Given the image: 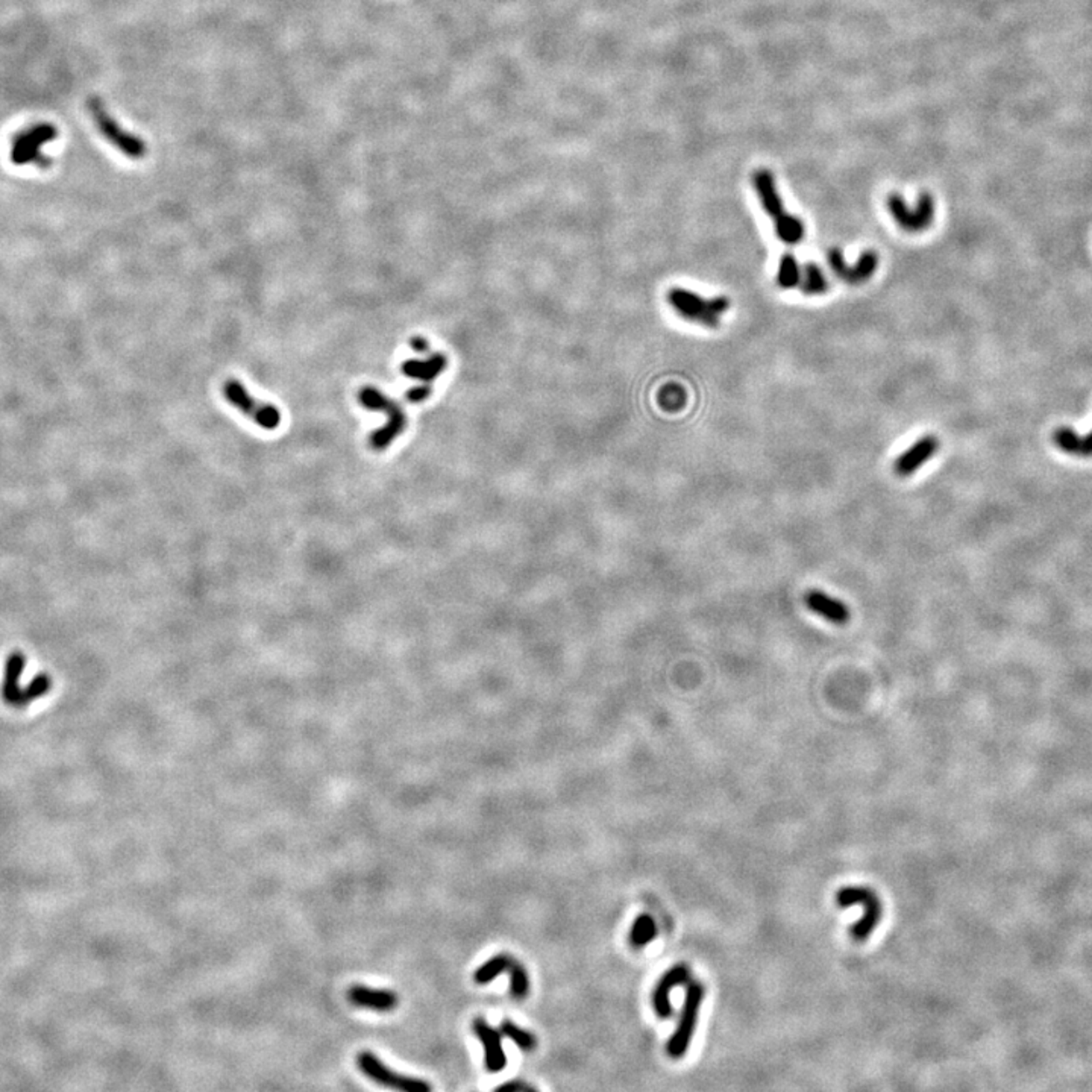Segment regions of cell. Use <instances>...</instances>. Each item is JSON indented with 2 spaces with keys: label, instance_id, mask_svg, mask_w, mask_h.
<instances>
[{
  "label": "cell",
  "instance_id": "11",
  "mask_svg": "<svg viewBox=\"0 0 1092 1092\" xmlns=\"http://www.w3.org/2000/svg\"><path fill=\"white\" fill-rule=\"evenodd\" d=\"M827 263L834 277L849 285H859L867 283L876 275L879 269V254L876 251H863L855 264H847L844 252L839 248H832L827 252Z\"/></svg>",
  "mask_w": 1092,
  "mask_h": 1092
},
{
  "label": "cell",
  "instance_id": "17",
  "mask_svg": "<svg viewBox=\"0 0 1092 1092\" xmlns=\"http://www.w3.org/2000/svg\"><path fill=\"white\" fill-rule=\"evenodd\" d=\"M448 360L445 355L440 353L429 354L425 359L407 360L402 364V374L411 380H419L423 384L433 382L436 378H439L440 374L446 369Z\"/></svg>",
  "mask_w": 1092,
  "mask_h": 1092
},
{
  "label": "cell",
  "instance_id": "6",
  "mask_svg": "<svg viewBox=\"0 0 1092 1092\" xmlns=\"http://www.w3.org/2000/svg\"><path fill=\"white\" fill-rule=\"evenodd\" d=\"M223 395L232 407H236L242 415L249 417L263 429L273 431L281 425V411L275 405L251 396L238 380H228L223 384Z\"/></svg>",
  "mask_w": 1092,
  "mask_h": 1092
},
{
  "label": "cell",
  "instance_id": "8",
  "mask_svg": "<svg viewBox=\"0 0 1092 1092\" xmlns=\"http://www.w3.org/2000/svg\"><path fill=\"white\" fill-rule=\"evenodd\" d=\"M87 105L93 120L96 123V127H99V131L102 133L105 139L116 146L119 151L123 152L129 158H134V160H140V158H143L148 154V148H146L145 143L139 137L123 131L117 125V121L106 113L100 99L93 96V98L88 99Z\"/></svg>",
  "mask_w": 1092,
  "mask_h": 1092
},
{
  "label": "cell",
  "instance_id": "19",
  "mask_svg": "<svg viewBox=\"0 0 1092 1092\" xmlns=\"http://www.w3.org/2000/svg\"><path fill=\"white\" fill-rule=\"evenodd\" d=\"M1054 443L1071 456L1092 457V431L1087 436H1079L1071 428H1059L1053 434Z\"/></svg>",
  "mask_w": 1092,
  "mask_h": 1092
},
{
  "label": "cell",
  "instance_id": "29",
  "mask_svg": "<svg viewBox=\"0 0 1092 1092\" xmlns=\"http://www.w3.org/2000/svg\"><path fill=\"white\" fill-rule=\"evenodd\" d=\"M410 347L419 354L429 353V345H428V341L423 337H413L410 340Z\"/></svg>",
  "mask_w": 1092,
  "mask_h": 1092
},
{
  "label": "cell",
  "instance_id": "27",
  "mask_svg": "<svg viewBox=\"0 0 1092 1092\" xmlns=\"http://www.w3.org/2000/svg\"><path fill=\"white\" fill-rule=\"evenodd\" d=\"M51 688H52V678L51 676H45V674L35 676L30 686L22 690V695H20V699H18L17 709L30 705L31 701L46 695L51 690Z\"/></svg>",
  "mask_w": 1092,
  "mask_h": 1092
},
{
  "label": "cell",
  "instance_id": "25",
  "mask_svg": "<svg viewBox=\"0 0 1092 1092\" xmlns=\"http://www.w3.org/2000/svg\"><path fill=\"white\" fill-rule=\"evenodd\" d=\"M501 1034H505L509 1040H513L516 1046L519 1047L520 1050H524V1052H532L538 1046V1040H536V1036L532 1032L522 1029L518 1024L512 1023L510 1020H505L501 1024Z\"/></svg>",
  "mask_w": 1092,
  "mask_h": 1092
},
{
  "label": "cell",
  "instance_id": "20",
  "mask_svg": "<svg viewBox=\"0 0 1092 1092\" xmlns=\"http://www.w3.org/2000/svg\"><path fill=\"white\" fill-rule=\"evenodd\" d=\"M798 289L801 290L803 295L822 296L830 289V283L820 264L806 263L801 266V279Z\"/></svg>",
  "mask_w": 1092,
  "mask_h": 1092
},
{
  "label": "cell",
  "instance_id": "15",
  "mask_svg": "<svg viewBox=\"0 0 1092 1092\" xmlns=\"http://www.w3.org/2000/svg\"><path fill=\"white\" fill-rule=\"evenodd\" d=\"M804 604L810 612L826 619L830 624L847 625L851 618V612L844 601L833 598L822 590H807L804 595Z\"/></svg>",
  "mask_w": 1092,
  "mask_h": 1092
},
{
  "label": "cell",
  "instance_id": "2",
  "mask_svg": "<svg viewBox=\"0 0 1092 1092\" xmlns=\"http://www.w3.org/2000/svg\"><path fill=\"white\" fill-rule=\"evenodd\" d=\"M666 299L670 308L678 314V318L711 330H715L721 325V319L731 306L727 296L704 298L697 292L683 287H672L668 292Z\"/></svg>",
  "mask_w": 1092,
  "mask_h": 1092
},
{
  "label": "cell",
  "instance_id": "9",
  "mask_svg": "<svg viewBox=\"0 0 1092 1092\" xmlns=\"http://www.w3.org/2000/svg\"><path fill=\"white\" fill-rule=\"evenodd\" d=\"M836 903L841 908H848L853 904H861L865 909V913L853 927H851V935L855 941H865L868 937L873 933L874 929L879 924L882 918V904L879 898L874 894L873 890L868 888H844L836 894Z\"/></svg>",
  "mask_w": 1092,
  "mask_h": 1092
},
{
  "label": "cell",
  "instance_id": "3",
  "mask_svg": "<svg viewBox=\"0 0 1092 1092\" xmlns=\"http://www.w3.org/2000/svg\"><path fill=\"white\" fill-rule=\"evenodd\" d=\"M359 402L367 410L384 411V415L388 416L386 425L370 434L369 439L370 448L374 451H386L407 428L404 409L396 401L382 394L381 390L372 386L361 388L359 392Z\"/></svg>",
  "mask_w": 1092,
  "mask_h": 1092
},
{
  "label": "cell",
  "instance_id": "14",
  "mask_svg": "<svg viewBox=\"0 0 1092 1092\" xmlns=\"http://www.w3.org/2000/svg\"><path fill=\"white\" fill-rule=\"evenodd\" d=\"M347 999L355 1007L380 1013L394 1011L399 1003L398 994L395 991L369 988L363 985H355L347 989Z\"/></svg>",
  "mask_w": 1092,
  "mask_h": 1092
},
{
  "label": "cell",
  "instance_id": "23",
  "mask_svg": "<svg viewBox=\"0 0 1092 1092\" xmlns=\"http://www.w3.org/2000/svg\"><path fill=\"white\" fill-rule=\"evenodd\" d=\"M657 937V925L651 915H639L635 923L631 925L630 944L635 948H642L648 945L649 942H653Z\"/></svg>",
  "mask_w": 1092,
  "mask_h": 1092
},
{
  "label": "cell",
  "instance_id": "13",
  "mask_svg": "<svg viewBox=\"0 0 1092 1092\" xmlns=\"http://www.w3.org/2000/svg\"><path fill=\"white\" fill-rule=\"evenodd\" d=\"M472 1029L484 1048L485 1068L491 1073L503 1071L507 1065V1056L504 1052L501 1034L495 1027H491V1024L483 1018L475 1020Z\"/></svg>",
  "mask_w": 1092,
  "mask_h": 1092
},
{
  "label": "cell",
  "instance_id": "18",
  "mask_svg": "<svg viewBox=\"0 0 1092 1092\" xmlns=\"http://www.w3.org/2000/svg\"><path fill=\"white\" fill-rule=\"evenodd\" d=\"M26 666V657L22 653H12L5 665V676L2 684V697L8 704L17 707L22 690L18 686V678Z\"/></svg>",
  "mask_w": 1092,
  "mask_h": 1092
},
{
  "label": "cell",
  "instance_id": "22",
  "mask_svg": "<svg viewBox=\"0 0 1092 1092\" xmlns=\"http://www.w3.org/2000/svg\"><path fill=\"white\" fill-rule=\"evenodd\" d=\"M513 960L515 959L509 954H497V956H493L487 962H484L478 970L475 971V982L478 983V985H487V983L493 982L503 972H509Z\"/></svg>",
  "mask_w": 1092,
  "mask_h": 1092
},
{
  "label": "cell",
  "instance_id": "5",
  "mask_svg": "<svg viewBox=\"0 0 1092 1092\" xmlns=\"http://www.w3.org/2000/svg\"><path fill=\"white\" fill-rule=\"evenodd\" d=\"M886 207L896 225L909 234H921L927 228H931L937 214L935 199L927 191L921 193L918 203L913 209L909 207L898 193H890L886 199Z\"/></svg>",
  "mask_w": 1092,
  "mask_h": 1092
},
{
  "label": "cell",
  "instance_id": "24",
  "mask_svg": "<svg viewBox=\"0 0 1092 1092\" xmlns=\"http://www.w3.org/2000/svg\"><path fill=\"white\" fill-rule=\"evenodd\" d=\"M657 402L668 413H676L684 409V405L688 402V394L680 384L670 382L660 390L657 395Z\"/></svg>",
  "mask_w": 1092,
  "mask_h": 1092
},
{
  "label": "cell",
  "instance_id": "10",
  "mask_svg": "<svg viewBox=\"0 0 1092 1092\" xmlns=\"http://www.w3.org/2000/svg\"><path fill=\"white\" fill-rule=\"evenodd\" d=\"M58 131L53 125L41 123L20 134L14 140L11 151V161L17 166L37 162L41 168H49L51 160L41 154V145L57 139Z\"/></svg>",
  "mask_w": 1092,
  "mask_h": 1092
},
{
  "label": "cell",
  "instance_id": "16",
  "mask_svg": "<svg viewBox=\"0 0 1092 1092\" xmlns=\"http://www.w3.org/2000/svg\"><path fill=\"white\" fill-rule=\"evenodd\" d=\"M689 974H690V971H689L688 966L684 965V964H678V965L672 966V968L666 971L663 977L660 979L653 992L654 1011L660 1018H670L672 1015V1005H670V992L676 986H682L684 983H688Z\"/></svg>",
  "mask_w": 1092,
  "mask_h": 1092
},
{
  "label": "cell",
  "instance_id": "1",
  "mask_svg": "<svg viewBox=\"0 0 1092 1092\" xmlns=\"http://www.w3.org/2000/svg\"><path fill=\"white\" fill-rule=\"evenodd\" d=\"M752 184L758 193L763 211L773 220L775 236L780 238V242L789 246L803 242L806 237V225L803 219H800L795 214L787 213L780 191L777 189L774 175L768 168H758L752 175Z\"/></svg>",
  "mask_w": 1092,
  "mask_h": 1092
},
{
  "label": "cell",
  "instance_id": "12",
  "mask_svg": "<svg viewBox=\"0 0 1092 1092\" xmlns=\"http://www.w3.org/2000/svg\"><path fill=\"white\" fill-rule=\"evenodd\" d=\"M939 448H941V442L937 436L925 434L912 446H909L902 456L896 457L894 462V474L900 478L912 477L918 469L924 466L925 463L937 456Z\"/></svg>",
  "mask_w": 1092,
  "mask_h": 1092
},
{
  "label": "cell",
  "instance_id": "21",
  "mask_svg": "<svg viewBox=\"0 0 1092 1092\" xmlns=\"http://www.w3.org/2000/svg\"><path fill=\"white\" fill-rule=\"evenodd\" d=\"M800 279H801V264L798 263L795 255L785 252L779 261L775 281L780 289L791 290L798 289Z\"/></svg>",
  "mask_w": 1092,
  "mask_h": 1092
},
{
  "label": "cell",
  "instance_id": "7",
  "mask_svg": "<svg viewBox=\"0 0 1092 1092\" xmlns=\"http://www.w3.org/2000/svg\"><path fill=\"white\" fill-rule=\"evenodd\" d=\"M357 1065L366 1077L381 1087L402 1092H429L433 1089L423 1079L399 1075L372 1052L359 1053Z\"/></svg>",
  "mask_w": 1092,
  "mask_h": 1092
},
{
  "label": "cell",
  "instance_id": "26",
  "mask_svg": "<svg viewBox=\"0 0 1092 1092\" xmlns=\"http://www.w3.org/2000/svg\"><path fill=\"white\" fill-rule=\"evenodd\" d=\"M510 992L515 997L516 1000L525 999L530 992V977L526 972L525 966L519 964L518 960H513V964L510 966Z\"/></svg>",
  "mask_w": 1092,
  "mask_h": 1092
},
{
  "label": "cell",
  "instance_id": "4",
  "mask_svg": "<svg viewBox=\"0 0 1092 1092\" xmlns=\"http://www.w3.org/2000/svg\"><path fill=\"white\" fill-rule=\"evenodd\" d=\"M704 1000V988L699 982L689 983L684 997L680 1021L676 1024V1032L666 1044V1052L672 1059H680L686 1054L689 1046L694 1038L701 1003Z\"/></svg>",
  "mask_w": 1092,
  "mask_h": 1092
},
{
  "label": "cell",
  "instance_id": "30",
  "mask_svg": "<svg viewBox=\"0 0 1092 1092\" xmlns=\"http://www.w3.org/2000/svg\"><path fill=\"white\" fill-rule=\"evenodd\" d=\"M520 1089L524 1091V1089H530V1088L525 1087L524 1083H520V1082H518V1081L512 1082V1083H505V1085H503V1087L498 1088V1091L513 1092V1091H520Z\"/></svg>",
  "mask_w": 1092,
  "mask_h": 1092
},
{
  "label": "cell",
  "instance_id": "28",
  "mask_svg": "<svg viewBox=\"0 0 1092 1092\" xmlns=\"http://www.w3.org/2000/svg\"><path fill=\"white\" fill-rule=\"evenodd\" d=\"M431 392H433V388H431L429 384L417 386V388H410V390L407 392V401L411 402V404H419V402L427 401V399L431 396Z\"/></svg>",
  "mask_w": 1092,
  "mask_h": 1092
}]
</instances>
